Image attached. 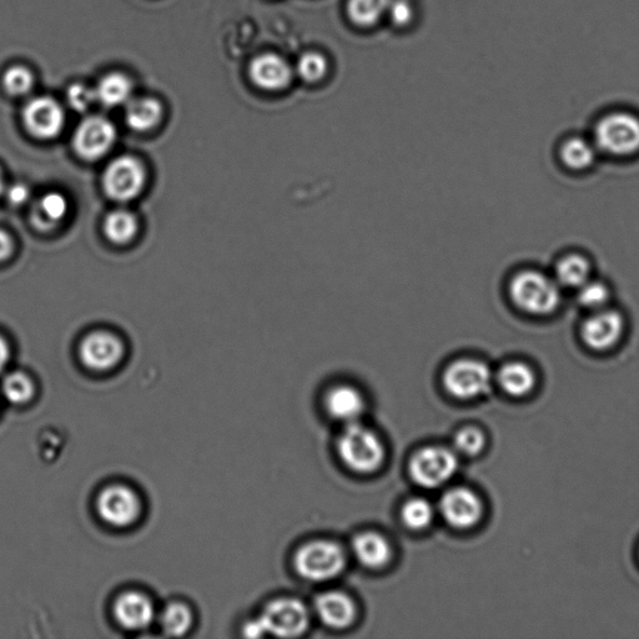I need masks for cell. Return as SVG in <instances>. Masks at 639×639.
<instances>
[{
	"instance_id": "cell-18",
	"label": "cell",
	"mask_w": 639,
	"mask_h": 639,
	"mask_svg": "<svg viewBox=\"0 0 639 639\" xmlns=\"http://www.w3.org/2000/svg\"><path fill=\"white\" fill-rule=\"evenodd\" d=\"M325 405L330 416L346 425L359 421L365 411L364 397L349 385H339L327 392Z\"/></svg>"
},
{
	"instance_id": "cell-10",
	"label": "cell",
	"mask_w": 639,
	"mask_h": 639,
	"mask_svg": "<svg viewBox=\"0 0 639 639\" xmlns=\"http://www.w3.org/2000/svg\"><path fill=\"white\" fill-rule=\"evenodd\" d=\"M117 139V130L107 118L89 117L79 124L74 134V149L85 160L104 157Z\"/></svg>"
},
{
	"instance_id": "cell-27",
	"label": "cell",
	"mask_w": 639,
	"mask_h": 639,
	"mask_svg": "<svg viewBox=\"0 0 639 639\" xmlns=\"http://www.w3.org/2000/svg\"><path fill=\"white\" fill-rule=\"evenodd\" d=\"M104 231L113 243H128L137 234V219L128 211H113L105 219Z\"/></svg>"
},
{
	"instance_id": "cell-29",
	"label": "cell",
	"mask_w": 639,
	"mask_h": 639,
	"mask_svg": "<svg viewBox=\"0 0 639 639\" xmlns=\"http://www.w3.org/2000/svg\"><path fill=\"white\" fill-rule=\"evenodd\" d=\"M67 211V199H65L62 194L49 193L43 196V199L40 200L37 213V223L48 228V226H52L57 224L58 221H62L64 216L67 215Z\"/></svg>"
},
{
	"instance_id": "cell-25",
	"label": "cell",
	"mask_w": 639,
	"mask_h": 639,
	"mask_svg": "<svg viewBox=\"0 0 639 639\" xmlns=\"http://www.w3.org/2000/svg\"><path fill=\"white\" fill-rule=\"evenodd\" d=\"M563 164L572 170H585L595 163L596 148L586 139L575 137L562 145Z\"/></svg>"
},
{
	"instance_id": "cell-15",
	"label": "cell",
	"mask_w": 639,
	"mask_h": 639,
	"mask_svg": "<svg viewBox=\"0 0 639 639\" xmlns=\"http://www.w3.org/2000/svg\"><path fill=\"white\" fill-rule=\"evenodd\" d=\"M124 349L117 337L107 332H94L80 345V359L90 370L107 371L122 360Z\"/></svg>"
},
{
	"instance_id": "cell-22",
	"label": "cell",
	"mask_w": 639,
	"mask_h": 639,
	"mask_svg": "<svg viewBox=\"0 0 639 639\" xmlns=\"http://www.w3.org/2000/svg\"><path fill=\"white\" fill-rule=\"evenodd\" d=\"M161 118H163V107L159 100L154 98L130 100L125 112L127 124L137 132H147L157 127Z\"/></svg>"
},
{
	"instance_id": "cell-24",
	"label": "cell",
	"mask_w": 639,
	"mask_h": 639,
	"mask_svg": "<svg viewBox=\"0 0 639 639\" xmlns=\"http://www.w3.org/2000/svg\"><path fill=\"white\" fill-rule=\"evenodd\" d=\"M390 2L391 0H349L347 15L359 27H372L386 14Z\"/></svg>"
},
{
	"instance_id": "cell-20",
	"label": "cell",
	"mask_w": 639,
	"mask_h": 639,
	"mask_svg": "<svg viewBox=\"0 0 639 639\" xmlns=\"http://www.w3.org/2000/svg\"><path fill=\"white\" fill-rule=\"evenodd\" d=\"M498 382L506 394L525 397L535 390L537 376L530 365L521 361H512L501 367L498 372Z\"/></svg>"
},
{
	"instance_id": "cell-23",
	"label": "cell",
	"mask_w": 639,
	"mask_h": 639,
	"mask_svg": "<svg viewBox=\"0 0 639 639\" xmlns=\"http://www.w3.org/2000/svg\"><path fill=\"white\" fill-rule=\"evenodd\" d=\"M591 264L585 256L570 254L558 261L556 281L568 289H580L591 279Z\"/></svg>"
},
{
	"instance_id": "cell-1",
	"label": "cell",
	"mask_w": 639,
	"mask_h": 639,
	"mask_svg": "<svg viewBox=\"0 0 639 639\" xmlns=\"http://www.w3.org/2000/svg\"><path fill=\"white\" fill-rule=\"evenodd\" d=\"M508 293L518 309L533 316L552 315L562 303L560 284L536 270H523L513 276Z\"/></svg>"
},
{
	"instance_id": "cell-32",
	"label": "cell",
	"mask_w": 639,
	"mask_h": 639,
	"mask_svg": "<svg viewBox=\"0 0 639 639\" xmlns=\"http://www.w3.org/2000/svg\"><path fill=\"white\" fill-rule=\"evenodd\" d=\"M327 60L324 55L316 52H308L301 55L296 73L306 83H319L327 74Z\"/></svg>"
},
{
	"instance_id": "cell-30",
	"label": "cell",
	"mask_w": 639,
	"mask_h": 639,
	"mask_svg": "<svg viewBox=\"0 0 639 639\" xmlns=\"http://www.w3.org/2000/svg\"><path fill=\"white\" fill-rule=\"evenodd\" d=\"M35 78L32 70L23 65H14L4 73L3 85L13 97H23L32 92Z\"/></svg>"
},
{
	"instance_id": "cell-14",
	"label": "cell",
	"mask_w": 639,
	"mask_h": 639,
	"mask_svg": "<svg viewBox=\"0 0 639 639\" xmlns=\"http://www.w3.org/2000/svg\"><path fill=\"white\" fill-rule=\"evenodd\" d=\"M251 82L266 92H279L293 82L291 65L278 54L266 53L251 60L249 65Z\"/></svg>"
},
{
	"instance_id": "cell-31",
	"label": "cell",
	"mask_w": 639,
	"mask_h": 639,
	"mask_svg": "<svg viewBox=\"0 0 639 639\" xmlns=\"http://www.w3.org/2000/svg\"><path fill=\"white\" fill-rule=\"evenodd\" d=\"M578 290V301L588 310L598 311L607 308L611 299V290L601 281L588 280Z\"/></svg>"
},
{
	"instance_id": "cell-37",
	"label": "cell",
	"mask_w": 639,
	"mask_h": 639,
	"mask_svg": "<svg viewBox=\"0 0 639 639\" xmlns=\"http://www.w3.org/2000/svg\"><path fill=\"white\" fill-rule=\"evenodd\" d=\"M29 198V190L27 186L22 184L13 185L12 188L8 190V200L13 205H20L25 203Z\"/></svg>"
},
{
	"instance_id": "cell-7",
	"label": "cell",
	"mask_w": 639,
	"mask_h": 639,
	"mask_svg": "<svg viewBox=\"0 0 639 639\" xmlns=\"http://www.w3.org/2000/svg\"><path fill=\"white\" fill-rule=\"evenodd\" d=\"M457 467L459 461L455 452L445 447H426L412 457L410 475L417 485L435 488L450 481Z\"/></svg>"
},
{
	"instance_id": "cell-40",
	"label": "cell",
	"mask_w": 639,
	"mask_h": 639,
	"mask_svg": "<svg viewBox=\"0 0 639 639\" xmlns=\"http://www.w3.org/2000/svg\"><path fill=\"white\" fill-rule=\"evenodd\" d=\"M3 189H4L3 178H2V173H0V194H2Z\"/></svg>"
},
{
	"instance_id": "cell-13",
	"label": "cell",
	"mask_w": 639,
	"mask_h": 639,
	"mask_svg": "<svg viewBox=\"0 0 639 639\" xmlns=\"http://www.w3.org/2000/svg\"><path fill=\"white\" fill-rule=\"evenodd\" d=\"M441 515L452 527L466 530L481 520L483 505L470 488L456 487L447 491L440 501Z\"/></svg>"
},
{
	"instance_id": "cell-39",
	"label": "cell",
	"mask_w": 639,
	"mask_h": 639,
	"mask_svg": "<svg viewBox=\"0 0 639 639\" xmlns=\"http://www.w3.org/2000/svg\"><path fill=\"white\" fill-rule=\"evenodd\" d=\"M9 359V349L7 342H5L2 337H0V371H2L7 365Z\"/></svg>"
},
{
	"instance_id": "cell-35",
	"label": "cell",
	"mask_w": 639,
	"mask_h": 639,
	"mask_svg": "<svg viewBox=\"0 0 639 639\" xmlns=\"http://www.w3.org/2000/svg\"><path fill=\"white\" fill-rule=\"evenodd\" d=\"M68 103L70 107L77 112L83 113L88 110L90 105L97 102L95 99L94 88L87 87L84 84H74L68 89Z\"/></svg>"
},
{
	"instance_id": "cell-4",
	"label": "cell",
	"mask_w": 639,
	"mask_h": 639,
	"mask_svg": "<svg viewBox=\"0 0 639 639\" xmlns=\"http://www.w3.org/2000/svg\"><path fill=\"white\" fill-rule=\"evenodd\" d=\"M596 147L613 157H630L639 152V117L630 110H612L598 120Z\"/></svg>"
},
{
	"instance_id": "cell-21",
	"label": "cell",
	"mask_w": 639,
	"mask_h": 639,
	"mask_svg": "<svg viewBox=\"0 0 639 639\" xmlns=\"http://www.w3.org/2000/svg\"><path fill=\"white\" fill-rule=\"evenodd\" d=\"M94 92L95 99L104 107H120L132 100L133 82L123 73H109L99 80Z\"/></svg>"
},
{
	"instance_id": "cell-28",
	"label": "cell",
	"mask_w": 639,
	"mask_h": 639,
	"mask_svg": "<svg viewBox=\"0 0 639 639\" xmlns=\"http://www.w3.org/2000/svg\"><path fill=\"white\" fill-rule=\"evenodd\" d=\"M402 521L411 530L421 531L429 527L434 521V507L425 498H411L402 508Z\"/></svg>"
},
{
	"instance_id": "cell-2",
	"label": "cell",
	"mask_w": 639,
	"mask_h": 639,
	"mask_svg": "<svg viewBox=\"0 0 639 639\" xmlns=\"http://www.w3.org/2000/svg\"><path fill=\"white\" fill-rule=\"evenodd\" d=\"M309 623V611L303 602L295 598H279L265 607L258 620L245 627V636L299 637L308 630Z\"/></svg>"
},
{
	"instance_id": "cell-3",
	"label": "cell",
	"mask_w": 639,
	"mask_h": 639,
	"mask_svg": "<svg viewBox=\"0 0 639 639\" xmlns=\"http://www.w3.org/2000/svg\"><path fill=\"white\" fill-rule=\"evenodd\" d=\"M337 452L345 466L359 474L377 471L385 459L379 436L359 421L347 424L337 440Z\"/></svg>"
},
{
	"instance_id": "cell-17",
	"label": "cell",
	"mask_w": 639,
	"mask_h": 639,
	"mask_svg": "<svg viewBox=\"0 0 639 639\" xmlns=\"http://www.w3.org/2000/svg\"><path fill=\"white\" fill-rule=\"evenodd\" d=\"M315 610L326 626L342 630L352 625L356 617L354 601L342 592H325L315 602Z\"/></svg>"
},
{
	"instance_id": "cell-36",
	"label": "cell",
	"mask_w": 639,
	"mask_h": 639,
	"mask_svg": "<svg viewBox=\"0 0 639 639\" xmlns=\"http://www.w3.org/2000/svg\"><path fill=\"white\" fill-rule=\"evenodd\" d=\"M386 13H389L391 22L397 27L409 25L414 17V10L407 0H391Z\"/></svg>"
},
{
	"instance_id": "cell-26",
	"label": "cell",
	"mask_w": 639,
	"mask_h": 639,
	"mask_svg": "<svg viewBox=\"0 0 639 639\" xmlns=\"http://www.w3.org/2000/svg\"><path fill=\"white\" fill-rule=\"evenodd\" d=\"M193 613L183 603H170L164 608L160 616V625L166 635L171 637L184 636L193 626Z\"/></svg>"
},
{
	"instance_id": "cell-16",
	"label": "cell",
	"mask_w": 639,
	"mask_h": 639,
	"mask_svg": "<svg viewBox=\"0 0 639 639\" xmlns=\"http://www.w3.org/2000/svg\"><path fill=\"white\" fill-rule=\"evenodd\" d=\"M117 621L129 631H142L152 625L155 610L152 601L140 592H127L118 598L114 608Z\"/></svg>"
},
{
	"instance_id": "cell-19",
	"label": "cell",
	"mask_w": 639,
	"mask_h": 639,
	"mask_svg": "<svg viewBox=\"0 0 639 639\" xmlns=\"http://www.w3.org/2000/svg\"><path fill=\"white\" fill-rule=\"evenodd\" d=\"M352 551L362 566L379 570L389 563L391 547L385 537L375 532L360 533L352 541Z\"/></svg>"
},
{
	"instance_id": "cell-9",
	"label": "cell",
	"mask_w": 639,
	"mask_h": 639,
	"mask_svg": "<svg viewBox=\"0 0 639 639\" xmlns=\"http://www.w3.org/2000/svg\"><path fill=\"white\" fill-rule=\"evenodd\" d=\"M97 507L103 521L114 527L133 525L142 508L137 493L123 485L104 488L98 497Z\"/></svg>"
},
{
	"instance_id": "cell-12",
	"label": "cell",
	"mask_w": 639,
	"mask_h": 639,
	"mask_svg": "<svg viewBox=\"0 0 639 639\" xmlns=\"http://www.w3.org/2000/svg\"><path fill=\"white\" fill-rule=\"evenodd\" d=\"M625 326V318L620 311L607 308L593 311L583 322L582 340L591 350H611L620 342Z\"/></svg>"
},
{
	"instance_id": "cell-33",
	"label": "cell",
	"mask_w": 639,
	"mask_h": 639,
	"mask_svg": "<svg viewBox=\"0 0 639 639\" xmlns=\"http://www.w3.org/2000/svg\"><path fill=\"white\" fill-rule=\"evenodd\" d=\"M5 397L15 405H23L34 395L33 382L23 374H12L3 382Z\"/></svg>"
},
{
	"instance_id": "cell-38",
	"label": "cell",
	"mask_w": 639,
	"mask_h": 639,
	"mask_svg": "<svg viewBox=\"0 0 639 639\" xmlns=\"http://www.w3.org/2000/svg\"><path fill=\"white\" fill-rule=\"evenodd\" d=\"M13 251V243L9 236L0 230V261L8 258Z\"/></svg>"
},
{
	"instance_id": "cell-11",
	"label": "cell",
	"mask_w": 639,
	"mask_h": 639,
	"mask_svg": "<svg viewBox=\"0 0 639 639\" xmlns=\"http://www.w3.org/2000/svg\"><path fill=\"white\" fill-rule=\"evenodd\" d=\"M23 122L33 137L43 140L58 137L65 123L62 105L50 97L29 100L23 109Z\"/></svg>"
},
{
	"instance_id": "cell-5",
	"label": "cell",
	"mask_w": 639,
	"mask_h": 639,
	"mask_svg": "<svg viewBox=\"0 0 639 639\" xmlns=\"http://www.w3.org/2000/svg\"><path fill=\"white\" fill-rule=\"evenodd\" d=\"M295 568L305 580L324 582L332 580L344 571V550L332 541L306 543L295 555Z\"/></svg>"
},
{
	"instance_id": "cell-8",
	"label": "cell",
	"mask_w": 639,
	"mask_h": 639,
	"mask_svg": "<svg viewBox=\"0 0 639 639\" xmlns=\"http://www.w3.org/2000/svg\"><path fill=\"white\" fill-rule=\"evenodd\" d=\"M144 183L145 173L142 164L130 157L112 161L104 173V190L113 200L134 199L143 190Z\"/></svg>"
},
{
	"instance_id": "cell-6",
	"label": "cell",
	"mask_w": 639,
	"mask_h": 639,
	"mask_svg": "<svg viewBox=\"0 0 639 639\" xmlns=\"http://www.w3.org/2000/svg\"><path fill=\"white\" fill-rule=\"evenodd\" d=\"M492 372L485 362L460 359L452 362L444 374V385L450 395L460 400H472L491 389Z\"/></svg>"
},
{
	"instance_id": "cell-34",
	"label": "cell",
	"mask_w": 639,
	"mask_h": 639,
	"mask_svg": "<svg viewBox=\"0 0 639 639\" xmlns=\"http://www.w3.org/2000/svg\"><path fill=\"white\" fill-rule=\"evenodd\" d=\"M455 450L466 456H476L485 447V435L477 429H464L455 437Z\"/></svg>"
}]
</instances>
